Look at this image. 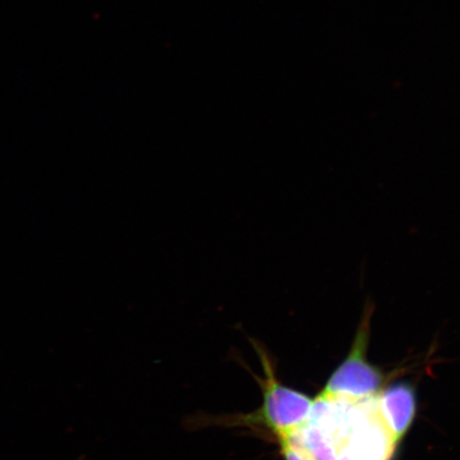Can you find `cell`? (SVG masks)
I'll use <instances>...</instances> for the list:
<instances>
[{
  "label": "cell",
  "mask_w": 460,
  "mask_h": 460,
  "mask_svg": "<svg viewBox=\"0 0 460 460\" xmlns=\"http://www.w3.org/2000/svg\"><path fill=\"white\" fill-rule=\"evenodd\" d=\"M278 442L313 460H391L398 446L379 411L378 394L360 401L319 395L306 421Z\"/></svg>",
  "instance_id": "cell-1"
},
{
  "label": "cell",
  "mask_w": 460,
  "mask_h": 460,
  "mask_svg": "<svg viewBox=\"0 0 460 460\" xmlns=\"http://www.w3.org/2000/svg\"><path fill=\"white\" fill-rule=\"evenodd\" d=\"M251 343L261 361L264 373L262 378H258L262 388V404L255 411L218 418L220 422L217 425L261 429L279 441L286 438L306 421L312 411L314 400L300 391L281 384L276 376L272 359L267 349L255 339H251Z\"/></svg>",
  "instance_id": "cell-2"
},
{
  "label": "cell",
  "mask_w": 460,
  "mask_h": 460,
  "mask_svg": "<svg viewBox=\"0 0 460 460\" xmlns=\"http://www.w3.org/2000/svg\"><path fill=\"white\" fill-rule=\"evenodd\" d=\"M374 312L376 304L371 298H367L352 348L341 365L332 373L320 395L325 398L360 401L378 394L383 386L384 376L367 358Z\"/></svg>",
  "instance_id": "cell-3"
},
{
  "label": "cell",
  "mask_w": 460,
  "mask_h": 460,
  "mask_svg": "<svg viewBox=\"0 0 460 460\" xmlns=\"http://www.w3.org/2000/svg\"><path fill=\"white\" fill-rule=\"evenodd\" d=\"M378 407L395 444L399 445L416 417L415 390L406 383L391 385L378 394Z\"/></svg>",
  "instance_id": "cell-4"
},
{
  "label": "cell",
  "mask_w": 460,
  "mask_h": 460,
  "mask_svg": "<svg viewBox=\"0 0 460 460\" xmlns=\"http://www.w3.org/2000/svg\"><path fill=\"white\" fill-rule=\"evenodd\" d=\"M280 453L285 460H313L306 454L298 450L296 447H293L287 442H279Z\"/></svg>",
  "instance_id": "cell-5"
}]
</instances>
